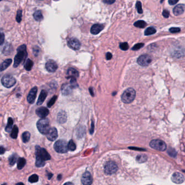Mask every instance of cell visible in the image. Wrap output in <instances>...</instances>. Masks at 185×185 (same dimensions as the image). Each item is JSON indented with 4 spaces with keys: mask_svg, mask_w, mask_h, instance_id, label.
I'll use <instances>...</instances> for the list:
<instances>
[{
    "mask_svg": "<svg viewBox=\"0 0 185 185\" xmlns=\"http://www.w3.org/2000/svg\"><path fill=\"white\" fill-rule=\"evenodd\" d=\"M17 53L16 55L15 56L14 62V67H17L22 61H24L26 58V57L27 55V50H26V46L25 45H22L17 49Z\"/></svg>",
    "mask_w": 185,
    "mask_h": 185,
    "instance_id": "1",
    "label": "cell"
},
{
    "mask_svg": "<svg viewBox=\"0 0 185 185\" xmlns=\"http://www.w3.org/2000/svg\"><path fill=\"white\" fill-rule=\"evenodd\" d=\"M37 126L40 132L44 135H47L51 129L49 121L46 118L39 119L37 123Z\"/></svg>",
    "mask_w": 185,
    "mask_h": 185,
    "instance_id": "2",
    "label": "cell"
},
{
    "mask_svg": "<svg viewBox=\"0 0 185 185\" xmlns=\"http://www.w3.org/2000/svg\"><path fill=\"white\" fill-rule=\"evenodd\" d=\"M136 97V91L132 88L126 89L121 96V99L123 103L129 104L135 99Z\"/></svg>",
    "mask_w": 185,
    "mask_h": 185,
    "instance_id": "3",
    "label": "cell"
},
{
    "mask_svg": "<svg viewBox=\"0 0 185 185\" xmlns=\"http://www.w3.org/2000/svg\"><path fill=\"white\" fill-rule=\"evenodd\" d=\"M54 149L59 153H65L68 151V143L65 140L57 141L54 144Z\"/></svg>",
    "mask_w": 185,
    "mask_h": 185,
    "instance_id": "4",
    "label": "cell"
},
{
    "mask_svg": "<svg viewBox=\"0 0 185 185\" xmlns=\"http://www.w3.org/2000/svg\"><path fill=\"white\" fill-rule=\"evenodd\" d=\"M150 147L154 149L163 152L166 150L167 145L166 143L160 140H153L149 143Z\"/></svg>",
    "mask_w": 185,
    "mask_h": 185,
    "instance_id": "5",
    "label": "cell"
},
{
    "mask_svg": "<svg viewBox=\"0 0 185 185\" xmlns=\"http://www.w3.org/2000/svg\"><path fill=\"white\" fill-rule=\"evenodd\" d=\"M2 85L5 88H10L16 84L15 78L10 74H5L1 79Z\"/></svg>",
    "mask_w": 185,
    "mask_h": 185,
    "instance_id": "6",
    "label": "cell"
},
{
    "mask_svg": "<svg viewBox=\"0 0 185 185\" xmlns=\"http://www.w3.org/2000/svg\"><path fill=\"white\" fill-rule=\"evenodd\" d=\"M118 170V166L113 161H109L104 166V172L106 175H111Z\"/></svg>",
    "mask_w": 185,
    "mask_h": 185,
    "instance_id": "7",
    "label": "cell"
},
{
    "mask_svg": "<svg viewBox=\"0 0 185 185\" xmlns=\"http://www.w3.org/2000/svg\"><path fill=\"white\" fill-rule=\"evenodd\" d=\"M35 155L41 158L44 161L49 160L51 159V156L48 153L44 148H42L38 146L35 147Z\"/></svg>",
    "mask_w": 185,
    "mask_h": 185,
    "instance_id": "8",
    "label": "cell"
},
{
    "mask_svg": "<svg viewBox=\"0 0 185 185\" xmlns=\"http://www.w3.org/2000/svg\"><path fill=\"white\" fill-rule=\"evenodd\" d=\"M152 59L151 56L148 54H143L138 57L137 59V63L140 66H148L152 62Z\"/></svg>",
    "mask_w": 185,
    "mask_h": 185,
    "instance_id": "9",
    "label": "cell"
},
{
    "mask_svg": "<svg viewBox=\"0 0 185 185\" xmlns=\"http://www.w3.org/2000/svg\"><path fill=\"white\" fill-rule=\"evenodd\" d=\"M81 181L83 185H91L93 182V179L89 172H86L83 174Z\"/></svg>",
    "mask_w": 185,
    "mask_h": 185,
    "instance_id": "10",
    "label": "cell"
},
{
    "mask_svg": "<svg viewBox=\"0 0 185 185\" xmlns=\"http://www.w3.org/2000/svg\"><path fill=\"white\" fill-rule=\"evenodd\" d=\"M38 91V88L36 86L33 88L31 91L29 92V94L27 96V99L28 102L30 104H33L35 102V98L37 97V94Z\"/></svg>",
    "mask_w": 185,
    "mask_h": 185,
    "instance_id": "11",
    "label": "cell"
},
{
    "mask_svg": "<svg viewBox=\"0 0 185 185\" xmlns=\"http://www.w3.org/2000/svg\"><path fill=\"white\" fill-rule=\"evenodd\" d=\"M172 181L176 184L182 183L184 181V176L180 173H174L172 176Z\"/></svg>",
    "mask_w": 185,
    "mask_h": 185,
    "instance_id": "12",
    "label": "cell"
},
{
    "mask_svg": "<svg viewBox=\"0 0 185 185\" xmlns=\"http://www.w3.org/2000/svg\"><path fill=\"white\" fill-rule=\"evenodd\" d=\"M67 45L69 47L73 50H78L80 47V43L79 40L76 38H71L68 40Z\"/></svg>",
    "mask_w": 185,
    "mask_h": 185,
    "instance_id": "13",
    "label": "cell"
},
{
    "mask_svg": "<svg viewBox=\"0 0 185 185\" xmlns=\"http://www.w3.org/2000/svg\"><path fill=\"white\" fill-rule=\"evenodd\" d=\"M46 68L49 72H54L58 68V65L56 63L52 60L48 61L46 63Z\"/></svg>",
    "mask_w": 185,
    "mask_h": 185,
    "instance_id": "14",
    "label": "cell"
},
{
    "mask_svg": "<svg viewBox=\"0 0 185 185\" xmlns=\"http://www.w3.org/2000/svg\"><path fill=\"white\" fill-rule=\"evenodd\" d=\"M36 113L39 117L41 118H46V117L49 114L48 109L45 107H40L36 110Z\"/></svg>",
    "mask_w": 185,
    "mask_h": 185,
    "instance_id": "15",
    "label": "cell"
},
{
    "mask_svg": "<svg viewBox=\"0 0 185 185\" xmlns=\"http://www.w3.org/2000/svg\"><path fill=\"white\" fill-rule=\"evenodd\" d=\"M73 88L70 84H63L61 86V93L64 96H68L72 93Z\"/></svg>",
    "mask_w": 185,
    "mask_h": 185,
    "instance_id": "16",
    "label": "cell"
},
{
    "mask_svg": "<svg viewBox=\"0 0 185 185\" xmlns=\"http://www.w3.org/2000/svg\"><path fill=\"white\" fill-rule=\"evenodd\" d=\"M58 137V131L55 128H52L50 129L47 134V139L51 141H53L56 140Z\"/></svg>",
    "mask_w": 185,
    "mask_h": 185,
    "instance_id": "17",
    "label": "cell"
},
{
    "mask_svg": "<svg viewBox=\"0 0 185 185\" xmlns=\"http://www.w3.org/2000/svg\"><path fill=\"white\" fill-rule=\"evenodd\" d=\"M79 77V72L76 69L73 68H68L67 72V78H75Z\"/></svg>",
    "mask_w": 185,
    "mask_h": 185,
    "instance_id": "18",
    "label": "cell"
},
{
    "mask_svg": "<svg viewBox=\"0 0 185 185\" xmlns=\"http://www.w3.org/2000/svg\"><path fill=\"white\" fill-rule=\"evenodd\" d=\"M104 29V26L101 24H95L92 26L91 28V33L94 35H97L99 33Z\"/></svg>",
    "mask_w": 185,
    "mask_h": 185,
    "instance_id": "19",
    "label": "cell"
},
{
    "mask_svg": "<svg viewBox=\"0 0 185 185\" xmlns=\"http://www.w3.org/2000/svg\"><path fill=\"white\" fill-rule=\"evenodd\" d=\"M57 120L59 123L62 124L66 122L67 120V115L65 111H60L57 116Z\"/></svg>",
    "mask_w": 185,
    "mask_h": 185,
    "instance_id": "20",
    "label": "cell"
},
{
    "mask_svg": "<svg viewBox=\"0 0 185 185\" xmlns=\"http://www.w3.org/2000/svg\"><path fill=\"white\" fill-rule=\"evenodd\" d=\"M184 9V4H178L174 8V9H173V13H174V14L176 16L180 15L183 13Z\"/></svg>",
    "mask_w": 185,
    "mask_h": 185,
    "instance_id": "21",
    "label": "cell"
},
{
    "mask_svg": "<svg viewBox=\"0 0 185 185\" xmlns=\"http://www.w3.org/2000/svg\"><path fill=\"white\" fill-rule=\"evenodd\" d=\"M47 92L46 90H42L41 91V92H40V96L39 97L38 100V102L37 103V105H41L42 104L44 103V102L45 101L46 97H47Z\"/></svg>",
    "mask_w": 185,
    "mask_h": 185,
    "instance_id": "22",
    "label": "cell"
},
{
    "mask_svg": "<svg viewBox=\"0 0 185 185\" xmlns=\"http://www.w3.org/2000/svg\"><path fill=\"white\" fill-rule=\"evenodd\" d=\"M11 62H12V59H8L4 61L2 63V64L0 65V70H1V71H3L7 68L10 66Z\"/></svg>",
    "mask_w": 185,
    "mask_h": 185,
    "instance_id": "23",
    "label": "cell"
},
{
    "mask_svg": "<svg viewBox=\"0 0 185 185\" xmlns=\"http://www.w3.org/2000/svg\"><path fill=\"white\" fill-rule=\"evenodd\" d=\"M34 18L37 21H41L43 20V15L40 10H37L33 14Z\"/></svg>",
    "mask_w": 185,
    "mask_h": 185,
    "instance_id": "24",
    "label": "cell"
},
{
    "mask_svg": "<svg viewBox=\"0 0 185 185\" xmlns=\"http://www.w3.org/2000/svg\"><path fill=\"white\" fill-rule=\"evenodd\" d=\"M33 64L34 63L32 60H31L30 59H27L24 64V67L26 69V70L28 71L31 70V69L32 68V67L33 66Z\"/></svg>",
    "mask_w": 185,
    "mask_h": 185,
    "instance_id": "25",
    "label": "cell"
},
{
    "mask_svg": "<svg viewBox=\"0 0 185 185\" xmlns=\"http://www.w3.org/2000/svg\"><path fill=\"white\" fill-rule=\"evenodd\" d=\"M13 120L11 118H9L8 120V123L7 124L6 127L5 128V130L8 132L11 131V129H13Z\"/></svg>",
    "mask_w": 185,
    "mask_h": 185,
    "instance_id": "26",
    "label": "cell"
},
{
    "mask_svg": "<svg viewBox=\"0 0 185 185\" xmlns=\"http://www.w3.org/2000/svg\"><path fill=\"white\" fill-rule=\"evenodd\" d=\"M26 163V160L24 158H19L18 161V169H21L24 167Z\"/></svg>",
    "mask_w": 185,
    "mask_h": 185,
    "instance_id": "27",
    "label": "cell"
},
{
    "mask_svg": "<svg viewBox=\"0 0 185 185\" xmlns=\"http://www.w3.org/2000/svg\"><path fill=\"white\" fill-rule=\"evenodd\" d=\"M156 32V30L155 28L153 27H150L147 28L146 30L144 31V35H152V34H155Z\"/></svg>",
    "mask_w": 185,
    "mask_h": 185,
    "instance_id": "28",
    "label": "cell"
},
{
    "mask_svg": "<svg viewBox=\"0 0 185 185\" xmlns=\"http://www.w3.org/2000/svg\"><path fill=\"white\" fill-rule=\"evenodd\" d=\"M30 137H31V134L30 132H29L28 131L24 132L22 135V141L24 143L28 142L30 139Z\"/></svg>",
    "mask_w": 185,
    "mask_h": 185,
    "instance_id": "29",
    "label": "cell"
},
{
    "mask_svg": "<svg viewBox=\"0 0 185 185\" xmlns=\"http://www.w3.org/2000/svg\"><path fill=\"white\" fill-rule=\"evenodd\" d=\"M45 165V161L43 160L41 158L36 156V162H35V165L37 167H42L44 166Z\"/></svg>",
    "mask_w": 185,
    "mask_h": 185,
    "instance_id": "30",
    "label": "cell"
},
{
    "mask_svg": "<svg viewBox=\"0 0 185 185\" xmlns=\"http://www.w3.org/2000/svg\"><path fill=\"white\" fill-rule=\"evenodd\" d=\"M18 155L16 154H14L11 155L10 156L9 158V164L11 166H13L15 163L17 161V160H18Z\"/></svg>",
    "mask_w": 185,
    "mask_h": 185,
    "instance_id": "31",
    "label": "cell"
},
{
    "mask_svg": "<svg viewBox=\"0 0 185 185\" xmlns=\"http://www.w3.org/2000/svg\"><path fill=\"white\" fill-rule=\"evenodd\" d=\"M146 25H147L146 22L142 20L137 21L134 23V26L136 27L140 28H143L146 26Z\"/></svg>",
    "mask_w": 185,
    "mask_h": 185,
    "instance_id": "32",
    "label": "cell"
},
{
    "mask_svg": "<svg viewBox=\"0 0 185 185\" xmlns=\"http://www.w3.org/2000/svg\"><path fill=\"white\" fill-rule=\"evenodd\" d=\"M18 128L16 125H14L11 132L10 136L13 138H16L18 135Z\"/></svg>",
    "mask_w": 185,
    "mask_h": 185,
    "instance_id": "33",
    "label": "cell"
},
{
    "mask_svg": "<svg viewBox=\"0 0 185 185\" xmlns=\"http://www.w3.org/2000/svg\"><path fill=\"white\" fill-rule=\"evenodd\" d=\"M76 149V144L73 142V140H70L68 143V149L71 150V151H74Z\"/></svg>",
    "mask_w": 185,
    "mask_h": 185,
    "instance_id": "34",
    "label": "cell"
},
{
    "mask_svg": "<svg viewBox=\"0 0 185 185\" xmlns=\"http://www.w3.org/2000/svg\"><path fill=\"white\" fill-rule=\"evenodd\" d=\"M39 180V177L37 174H33L29 177L28 180L31 183L37 182Z\"/></svg>",
    "mask_w": 185,
    "mask_h": 185,
    "instance_id": "35",
    "label": "cell"
},
{
    "mask_svg": "<svg viewBox=\"0 0 185 185\" xmlns=\"http://www.w3.org/2000/svg\"><path fill=\"white\" fill-rule=\"evenodd\" d=\"M147 160V156L145 155H138L136 157V161L140 163H142Z\"/></svg>",
    "mask_w": 185,
    "mask_h": 185,
    "instance_id": "36",
    "label": "cell"
},
{
    "mask_svg": "<svg viewBox=\"0 0 185 185\" xmlns=\"http://www.w3.org/2000/svg\"><path fill=\"white\" fill-rule=\"evenodd\" d=\"M120 48L123 51H126L129 48V45L127 42H122L120 43L119 45Z\"/></svg>",
    "mask_w": 185,
    "mask_h": 185,
    "instance_id": "37",
    "label": "cell"
},
{
    "mask_svg": "<svg viewBox=\"0 0 185 185\" xmlns=\"http://www.w3.org/2000/svg\"><path fill=\"white\" fill-rule=\"evenodd\" d=\"M56 99H57V96H54L51 99V100L49 101V102L47 103L48 107V108H51L52 106L53 105V104L55 103Z\"/></svg>",
    "mask_w": 185,
    "mask_h": 185,
    "instance_id": "38",
    "label": "cell"
},
{
    "mask_svg": "<svg viewBox=\"0 0 185 185\" xmlns=\"http://www.w3.org/2000/svg\"><path fill=\"white\" fill-rule=\"evenodd\" d=\"M136 7L138 13L139 14H142L143 13V10L142 9V5L140 1H137L136 4Z\"/></svg>",
    "mask_w": 185,
    "mask_h": 185,
    "instance_id": "39",
    "label": "cell"
},
{
    "mask_svg": "<svg viewBox=\"0 0 185 185\" xmlns=\"http://www.w3.org/2000/svg\"><path fill=\"white\" fill-rule=\"evenodd\" d=\"M70 84L71 85V86H72V88L73 89L77 88L78 86L77 83V82H76V79H75V78H71Z\"/></svg>",
    "mask_w": 185,
    "mask_h": 185,
    "instance_id": "40",
    "label": "cell"
},
{
    "mask_svg": "<svg viewBox=\"0 0 185 185\" xmlns=\"http://www.w3.org/2000/svg\"><path fill=\"white\" fill-rule=\"evenodd\" d=\"M16 20L18 23H20L21 21V20H22V10H19L18 11V12H17Z\"/></svg>",
    "mask_w": 185,
    "mask_h": 185,
    "instance_id": "41",
    "label": "cell"
},
{
    "mask_svg": "<svg viewBox=\"0 0 185 185\" xmlns=\"http://www.w3.org/2000/svg\"><path fill=\"white\" fill-rule=\"evenodd\" d=\"M143 46H144L143 43H138V44L135 45L134 47L132 48V49L134 51H137V50H138L140 48H141L142 47H143Z\"/></svg>",
    "mask_w": 185,
    "mask_h": 185,
    "instance_id": "42",
    "label": "cell"
},
{
    "mask_svg": "<svg viewBox=\"0 0 185 185\" xmlns=\"http://www.w3.org/2000/svg\"><path fill=\"white\" fill-rule=\"evenodd\" d=\"M167 153L169 154V155L170 156H171L172 157H174L175 158L176 155V153L174 149H169L167 151Z\"/></svg>",
    "mask_w": 185,
    "mask_h": 185,
    "instance_id": "43",
    "label": "cell"
},
{
    "mask_svg": "<svg viewBox=\"0 0 185 185\" xmlns=\"http://www.w3.org/2000/svg\"><path fill=\"white\" fill-rule=\"evenodd\" d=\"M169 31L171 33H177L180 31V29L179 28L177 27H172L169 29Z\"/></svg>",
    "mask_w": 185,
    "mask_h": 185,
    "instance_id": "44",
    "label": "cell"
},
{
    "mask_svg": "<svg viewBox=\"0 0 185 185\" xmlns=\"http://www.w3.org/2000/svg\"><path fill=\"white\" fill-rule=\"evenodd\" d=\"M4 41V34L3 33H0V45L3 44Z\"/></svg>",
    "mask_w": 185,
    "mask_h": 185,
    "instance_id": "45",
    "label": "cell"
},
{
    "mask_svg": "<svg viewBox=\"0 0 185 185\" xmlns=\"http://www.w3.org/2000/svg\"><path fill=\"white\" fill-rule=\"evenodd\" d=\"M162 15L165 17V18H168L169 16V11L166 10H163V12H162Z\"/></svg>",
    "mask_w": 185,
    "mask_h": 185,
    "instance_id": "46",
    "label": "cell"
},
{
    "mask_svg": "<svg viewBox=\"0 0 185 185\" xmlns=\"http://www.w3.org/2000/svg\"><path fill=\"white\" fill-rule=\"evenodd\" d=\"M9 52H10L9 46H8V47H7V46H5V47H4V50H3V53H4V54H5L6 53H8V54H9Z\"/></svg>",
    "mask_w": 185,
    "mask_h": 185,
    "instance_id": "47",
    "label": "cell"
},
{
    "mask_svg": "<svg viewBox=\"0 0 185 185\" xmlns=\"http://www.w3.org/2000/svg\"><path fill=\"white\" fill-rule=\"evenodd\" d=\"M39 52V47H37V48H33V53L34 54V55L37 56L38 53Z\"/></svg>",
    "mask_w": 185,
    "mask_h": 185,
    "instance_id": "48",
    "label": "cell"
},
{
    "mask_svg": "<svg viewBox=\"0 0 185 185\" xmlns=\"http://www.w3.org/2000/svg\"><path fill=\"white\" fill-rule=\"evenodd\" d=\"M112 54L111 53L108 52L106 54V59L107 60H110L112 58Z\"/></svg>",
    "mask_w": 185,
    "mask_h": 185,
    "instance_id": "49",
    "label": "cell"
},
{
    "mask_svg": "<svg viewBox=\"0 0 185 185\" xmlns=\"http://www.w3.org/2000/svg\"><path fill=\"white\" fill-rule=\"evenodd\" d=\"M178 2L177 0H169L168 3L170 5H174L175 4Z\"/></svg>",
    "mask_w": 185,
    "mask_h": 185,
    "instance_id": "50",
    "label": "cell"
},
{
    "mask_svg": "<svg viewBox=\"0 0 185 185\" xmlns=\"http://www.w3.org/2000/svg\"><path fill=\"white\" fill-rule=\"evenodd\" d=\"M103 2H104L105 3H108V4H112L113 3L115 2V1H111V0H104L103 1Z\"/></svg>",
    "mask_w": 185,
    "mask_h": 185,
    "instance_id": "51",
    "label": "cell"
},
{
    "mask_svg": "<svg viewBox=\"0 0 185 185\" xmlns=\"http://www.w3.org/2000/svg\"><path fill=\"white\" fill-rule=\"evenodd\" d=\"M5 150L2 146H0V155H2L4 153Z\"/></svg>",
    "mask_w": 185,
    "mask_h": 185,
    "instance_id": "52",
    "label": "cell"
},
{
    "mask_svg": "<svg viewBox=\"0 0 185 185\" xmlns=\"http://www.w3.org/2000/svg\"><path fill=\"white\" fill-rule=\"evenodd\" d=\"M89 91H90V94L92 96H94V94L93 93V90H92V88H90L89 89Z\"/></svg>",
    "mask_w": 185,
    "mask_h": 185,
    "instance_id": "53",
    "label": "cell"
},
{
    "mask_svg": "<svg viewBox=\"0 0 185 185\" xmlns=\"http://www.w3.org/2000/svg\"><path fill=\"white\" fill-rule=\"evenodd\" d=\"M52 176H53V174H52V173H49L48 174V179H51Z\"/></svg>",
    "mask_w": 185,
    "mask_h": 185,
    "instance_id": "54",
    "label": "cell"
},
{
    "mask_svg": "<svg viewBox=\"0 0 185 185\" xmlns=\"http://www.w3.org/2000/svg\"><path fill=\"white\" fill-rule=\"evenodd\" d=\"M63 185H74L72 183H71V182H66V183H65L64 184H63Z\"/></svg>",
    "mask_w": 185,
    "mask_h": 185,
    "instance_id": "55",
    "label": "cell"
},
{
    "mask_svg": "<svg viewBox=\"0 0 185 185\" xmlns=\"http://www.w3.org/2000/svg\"><path fill=\"white\" fill-rule=\"evenodd\" d=\"M61 179V175H59L58 176V179L59 180H60Z\"/></svg>",
    "mask_w": 185,
    "mask_h": 185,
    "instance_id": "56",
    "label": "cell"
},
{
    "mask_svg": "<svg viewBox=\"0 0 185 185\" xmlns=\"http://www.w3.org/2000/svg\"><path fill=\"white\" fill-rule=\"evenodd\" d=\"M16 185H25V184L23 183H22V182H20V183H17Z\"/></svg>",
    "mask_w": 185,
    "mask_h": 185,
    "instance_id": "57",
    "label": "cell"
},
{
    "mask_svg": "<svg viewBox=\"0 0 185 185\" xmlns=\"http://www.w3.org/2000/svg\"><path fill=\"white\" fill-rule=\"evenodd\" d=\"M2 185H5V184H3Z\"/></svg>",
    "mask_w": 185,
    "mask_h": 185,
    "instance_id": "58",
    "label": "cell"
},
{
    "mask_svg": "<svg viewBox=\"0 0 185 185\" xmlns=\"http://www.w3.org/2000/svg\"><path fill=\"white\" fill-rule=\"evenodd\" d=\"M0 72H1V70H0ZM0 75H1V74H0Z\"/></svg>",
    "mask_w": 185,
    "mask_h": 185,
    "instance_id": "59",
    "label": "cell"
},
{
    "mask_svg": "<svg viewBox=\"0 0 185 185\" xmlns=\"http://www.w3.org/2000/svg\"><path fill=\"white\" fill-rule=\"evenodd\" d=\"M150 185H152V184H150Z\"/></svg>",
    "mask_w": 185,
    "mask_h": 185,
    "instance_id": "60",
    "label": "cell"
}]
</instances>
